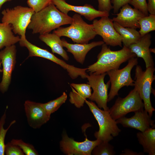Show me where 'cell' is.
Instances as JSON below:
<instances>
[{
    "mask_svg": "<svg viewBox=\"0 0 155 155\" xmlns=\"http://www.w3.org/2000/svg\"><path fill=\"white\" fill-rule=\"evenodd\" d=\"M19 42L21 46L26 47L28 49L29 52L28 57H38L52 61L66 70L70 77L74 76L77 73L78 71V67L67 63L47 50L42 49L32 44L28 41L26 38H20Z\"/></svg>",
    "mask_w": 155,
    "mask_h": 155,
    "instance_id": "obj_13",
    "label": "cell"
},
{
    "mask_svg": "<svg viewBox=\"0 0 155 155\" xmlns=\"http://www.w3.org/2000/svg\"><path fill=\"white\" fill-rule=\"evenodd\" d=\"M53 0H27L29 7L32 8L35 12L42 10L51 3Z\"/></svg>",
    "mask_w": 155,
    "mask_h": 155,
    "instance_id": "obj_30",
    "label": "cell"
},
{
    "mask_svg": "<svg viewBox=\"0 0 155 155\" xmlns=\"http://www.w3.org/2000/svg\"><path fill=\"white\" fill-rule=\"evenodd\" d=\"M1 60L0 58V73L3 72L2 69H0V67H1Z\"/></svg>",
    "mask_w": 155,
    "mask_h": 155,
    "instance_id": "obj_39",
    "label": "cell"
},
{
    "mask_svg": "<svg viewBox=\"0 0 155 155\" xmlns=\"http://www.w3.org/2000/svg\"><path fill=\"white\" fill-rule=\"evenodd\" d=\"M72 91L69 94V101L77 107L80 108L84 105L87 98H89L92 95V90L88 84H70Z\"/></svg>",
    "mask_w": 155,
    "mask_h": 155,
    "instance_id": "obj_20",
    "label": "cell"
},
{
    "mask_svg": "<svg viewBox=\"0 0 155 155\" xmlns=\"http://www.w3.org/2000/svg\"><path fill=\"white\" fill-rule=\"evenodd\" d=\"M113 146L108 142L101 141L93 149L92 154L94 155H114L116 154Z\"/></svg>",
    "mask_w": 155,
    "mask_h": 155,
    "instance_id": "obj_28",
    "label": "cell"
},
{
    "mask_svg": "<svg viewBox=\"0 0 155 155\" xmlns=\"http://www.w3.org/2000/svg\"><path fill=\"white\" fill-rule=\"evenodd\" d=\"M72 18L71 25L66 27H59L53 33L60 37L65 36L78 44H87L96 36L92 24L85 22L78 14H75Z\"/></svg>",
    "mask_w": 155,
    "mask_h": 155,
    "instance_id": "obj_4",
    "label": "cell"
},
{
    "mask_svg": "<svg viewBox=\"0 0 155 155\" xmlns=\"http://www.w3.org/2000/svg\"><path fill=\"white\" fill-rule=\"evenodd\" d=\"M16 51L15 44L5 47L0 51V58L3 66L0 91L2 93L7 91L10 84L12 73L16 63Z\"/></svg>",
    "mask_w": 155,
    "mask_h": 155,
    "instance_id": "obj_12",
    "label": "cell"
},
{
    "mask_svg": "<svg viewBox=\"0 0 155 155\" xmlns=\"http://www.w3.org/2000/svg\"><path fill=\"white\" fill-rule=\"evenodd\" d=\"M130 1V0H111V3L113 4L114 13H117L123 6L129 3Z\"/></svg>",
    "mask_w": 155,
    "mask_h": 155,
    "instance_id": "obj_34",
    "label": "cell"
},
{
    "mask_svg": "<svg viewBox=\"0 0 155 155\" xmlns=\"http://www.w3.org/2000/svg\"><path fill=\"white\" fill-rule=\"evenodd\" d=\"M34 13L32 8L20 5L7 8L1 12L2 23L11 25L14 34L20 36L21 38H26V29Z\"/></svg>",
    "mask_w": 155,
    "mask_h": 155,
    "instance_id": "obj_5",
    "label": "cell"
},
{
    "mask_svg": "<svg viewBox=\"0 0 155 155\" xmlns=\"http://www.w3.org/2000/svg\"><path fill=\"white\" fill-rule=\"evenodd\" d=\"M106 73L100 74L93 73L87 74L86 78L89 84L93 90V92L89 98L92 101H95L100 108H102L104 110H108L107 106L108 89L110 83L109 81L106 84L104 82V78Z\"/></svg>",
    "mask_w": 155,
    "mask_h": 155,
    "instance_id": "obj_9",
    "label": "cell"
},
{
    "mask_svg": "<svg viewBox=\"0 0 155 155\" xmlns=\"http://www.w3.org/2000/svg\"><path fill=\"white\" fill-rule=\"evenodd\" d=\"M128 61L127 65L123 68L112 70L106 73L109 76L111 84L108 102L118 96L119 90L123 87L134 86V80L131 78V72L133 67L137 64L138 59L136 57H133Z\"/></svg>",
    "mask_w": 155,
    "mask_h": 155,
    "instance_id": "obj_7",
    "label": "cell"
},
{
    "mask_svg": "<svg viewBox=\"0 0 155 155\" xmlns=\"http://www.w3.org/2000/svg\"><path fill=\"white\" fill-rule=\"evenodd\" d=\"M7 108L5 110L3 114L0 119V155H4L5 154V140L6 133L11 125L16 122V120L13 121L7 129L4 128V125L5 123L6 117Z\"/></svg>",
    "mask_w": 155,
    "mask_h": 155,
    "instance_id": "obj_27",
    "label": "cell"
},
{
    "mask_svg": "<svg viewBox=\"0 0 155 155\" xmlns=\"http://www.w3.org/2000/svg\"><path fill=\"white\" fill-rule=\"evenodd\" d=\"M150 52H153V53H155V49L154 48H153V49H150Z\"/></svg>",
    "mask_w": 155,
    "mask_h": 155,
    "instance_id": "obj_38",
    "label": "cell"
},
{
    "mask_svg": "<svg viewBox=\"0 0 155 155\" xmlns=\"http://www.w3.org/2000/svg\"><path fill=\"white\" fill-rule=\"evenodd\" d=\"M92 25L96 35L100 36L107 45L122 47L121 37L114 28L113 21L108 16L93 20Z\"/></svg>",
    "mask_w": 155,
    "mask_h": 155,
    "instance_id": "obj_11",
    "label": "cell"
},
{
    "mask_svg": "<svg viewBox=\"0 0 155 155\" xmlns=\"http://www.w3.org/2000/svg\"><path fill=\"white\" fill-rule=\"evenodd\" d=\"M67 98V95L65 92H64L59 97L46 103H42V105L46 113L51 115L65 102Z\"/></svg>",
    "mask_w": 155,
    "mask_h": 155,
    "instance_id": "obj_26",
    "label": "cell"
},
{
    "mask_svg": "<svg viewBox=\"0 0 155 155\" xmlns=\"http://www.w3.org/2000/svg\"><path fill=\"white\" fill-rule=\"evenodd\" d=\"M86 137L84 141L78 142L63 133L60 143L61 149L67 155H91L94 148L102 141L97 139L91 141Z\"/></svg>",
    "mask_w": 155,
    "mask_h": 155,
    "instance_id": "obj_10",
    "label": "cell"
},
{
    "mask_svg": "<svg viewBox=\"0 0 155 155\" xmlns=\"http://www.w3.org/2000/svg\"><path fill=\"white\" fill-rule=\"evenodd\" d=\"M147 3L148 12L150 14L155 15V0H148Z\"/></svg>",
    "mask_w": 155,
    "mask_h": 155,
    "instance_id": "obj_35",
    "label": "cell"
},
{
    "mask_svg": "<svg viewBox=\"0 0 155 155\" xmlns=\"http://www.w3.org/2000/svg\"><path fill=\"white\" fill-rule=\"evenodd\" d=\"M138 23L140 26L139 32L142 36L155 30V15L144 16L139 19Z\"/></svg>",
    "mask_w": 155,
    "mask_h": 155,
    "instance_id": "obj_25",
    "label": "cell"
},
{
    "mask_svg": "<svg viewBox=\"0 0 155 155\" xmlns=\"http://www.w3.org/2000/svg\"><path fill=\"white\" fill-rule=\"evenodd\" d=\"M5 154L6 155H24L21 149L18 146L12 144L10 142L5 144Z\"/></svg>",
    "mask_w": 155,
    "mask_h": 155,
    "instance_id": "obj_31",
    "label": "cell"
},
{
    "mask_svg": "<svg viewBox=\"0 0 155 155\" xmlns=\"http://www.w3.org/2000/svg\"><path fill=\"white\" fill-rule=\"evenodd\" d=\"M10 142L19 146L26 155H37L38 154L32 144L26 143L21 139H13Z\"/></svg>",
    "mask_w": 155,
    "mask_h": 155,
    "instance_id": "obj_29",
    "label": "cell"
},
{
    "mask_svg": "<svg viewBox=\"0 0 155 155\" xmlns=\"http://www.w3.org/2000/svg\"><path fill=\"white\" fill-rule=\"evenodd\" d=\"M98 10L109 14L111 10L113 9L111 0H98Z\"/></svg>",
    "mask_w": 155,
    "mask_h": 155,
    "instance_id": "obj_33",
    "label": "cell"
},
{
    "mask_svg": "<svg viewBox=\"0 0 155 155\" xmlns=\"http://www.w3.org/2000/svg\"><path fill=\"white\" fill-rule=\"evenodd\" d=\"M144 153L141 152L138 153L134 152L129 149H126L122 151V153L120 154L121 155H143Z\"/></svg>",
    "mask_w": 155,
    "mask_h": 155,
    "instance_id": "obj_36",
    "label": "cell"
},
{
    "mask_svg": "<svg viewBox=\"0 0 155 155\" xmlns=\"http://www.w3.org/2000/svg\"><path fill=\"white\" fill-rule=\"evenodd\" d=\"M134 113V115L130 118L124 116L116 120V122L124 127L134 128L141 132L155 127L154 121L151 119L146 111L142 109Z\"/></svg>",
    "mask_w": 155,
    "mask_h": 155,
    "instance_id": "obj_16",
    "label": "cell"
},
{
    "mask_svg": "<svg viewBox=\"0 0 155 155\" xmlns=\"http://www.w3.org/2000/svg\"><path fill=\"white\" fill-rule=\"evenodd\" d=\"M63 47L67 49V51L73 55L76 61L83 64L85 60L86 56L92 48L98 46L102 45L104 43L102 41H94L90 43L72 44L68 43L65 39L61 40Z\"/></svg>",
    "mask_w": 155,
    "mask_h": 155,
    "instance_id": "obj_19",
    "label": "cell"
},
{
    "mask_svg": "<svg viewBox=\"0 0 155 155\" xmlns=\"http://www.w3.org/2000/svg\"><path fill=\"white\" fill-rule=\"evenodd\" d=\"M144 107L142 100L134 88L125 98L118 97L109 110L111 117L116 120L129 113L144 109Z\"/></svg>",
    "mask_w": 155,
    "mask_h": 155,
    "instance_id": "obj_8",
    "label": "cell"
},
{
    "mask_svg": "<svg viewBox=\"0 0 155 155\" xmlns=\"http://www.w3.org/2000/svg\"><path fill=\"white\" fill-rule=\"evenodd\" d=\"M151 39V34L148 33L142 36L138 41L129 47L137 57L144 59L146 68L154 67V61L150 49L152 43Z\"/></svg>",
    "mask_w": 155,
    "mask_h": 155,
    "instance_id": "obj_18",
    "label": "cell"
},
{
    "mask_svg": "<svg viewBox=\"0 0 155 155\" xmlns=\"http://www.w3.org/2000/svg\"><path fill=\"white\" fill-rule=\"evenodd\" d=\"M11 0H0V11L2 5L5 2L10 1Z\"/></svg>",
    "mask_w": 155,
    "mask_h": 155,
    "instance_id": "obj_37",
    "label": "cell"
},
{
    "mask_svg": "<svg viewBox=\"0 0 155 155\" xmlns=\"http://www.w3.org/2000/svg\"><path fill=\"white\" fill-rule=\"evenodd\" d=\"M136 57L128 48L124 45L121 49L113 51L104 43L97 56V61L88 66L86 72L95 74L106 73L111 70L119 69L122 63Z\"/></svg>",
    "mask_w": 155,
    "mask_h": 155,
    "instance_id": "obj_2",
    "label": "cell"
},
{
    "mask_svg": "<svg viewBox=\"0 0 155 155\" xmlns=\"http://www.w3.org/2000/svg\"><path fill=\"white\" fill-rule=\"evenodd\" d=\"M24 106L28 124L33 129L40 128L50 119L51 115L46 111L42 103L27 100Z\"/></svg>",
    "mask_w": 155,
    "mask_h": 155,
    "instance_id": "obj_15",
    "label": "cell"
},
{
    "mask_svg": "<svg viewBox=\"0 0 155 155\" xmlns=\"http://www.w3.org/2000/svg\"><path fill=\"white\" fill-rule=\"evenodd\" d=\"M136 136L139 143L143 149L144 152L149 155H155V129L150 128L143 132H139Z\"/></svg>",
    "mask_w": 155,
    "mask_h": 155,
    "instance_id": "obj_22",
    "label": "cell"
},
{
    "mask_svg": "<svg viewBox=\"0 0 155 155\" xmlns=\"http://www.w3.org/2000/svg\"><path fill=\"white\" fill-rule=\"evenodd\" d=\"M52 3L61 12L66 14L70 11H73L83 16L89 21L103 16H108L109 14L95 9L92 5L86 4L83 6H78L70 5L67 3L65 0H53Z\"/></svg>",
    "mask_w": 155,
    "mask_h": 155,
    "instance_id": "obj_14",
    "label": "cell"
},
{
    "mask_svg": "<svg viewBox=\"0 0 155 155\" xmlns=\"http://www.w3.org/2000/svg\"><path fill=\"white\" fill-rule=\"evenodd\" d=\"M20 37L15 36L12 32L11 25L0 23V50L19 42Z\"/></svg>",
    "mask_w": 155,
    "mask_h": 155,
    "instance_id": "obj_24",
    "label": "cell"
},
{
    "mask_svg": "<svg viewBox=\"0 0 155 155\" xmlns=\"http://www.w3.org/2000/svg\"><path fill=\"white\" fill-rule=\"evenodd\" d=\"M115 29L121 36L123 45L128 48L132 44L136 42L142 37L136 29L124 27L117 23L113 22Z\"/></svg>",
    "mask_w": 155,
    "mask_h": 155,
    "instance_id": "obj_23",
    "label": "cell"
},
{
    "mask_svg": "<svg viewBox=\"0 0 155 155\" xmlns=\"http://www.w3.org/2000/svg\"><path fill=\"white\" fill-rule=\"evenodd\" d=\"M85 102L98 123L99 130L94 134L96 139L109 142L113 137L118 136L121 130L118 127L116 120L111 117L109 109L102 110L92 101L86 100Z\"/></svg>",
    "mask_w": 155,
    "mask_h": 155,
    "instance_id": "obj_3",
    "label": "cell"
},
{
    "mask_svg": "<svg viewBox=\"0 0 155 155\" xmlns=\"http://www.w3.org/2000/svg\"><path fill=\"white\" fill-rule=\"evenodd\" d=\"M72 18L60 11L52 3L32 16L27 28L33 34L49 33L64 25L71 24Z\"/></svg>",
    "mask_w": 155,
    "mask_h": 155,
    "instance_id": "obj_1",
    "label": "cell"
},
{
    "mask_svg": "<svg viewBox=\"0 0 155 155\" xmlns=\"http://www.w3.org/2000/svg\"><path fill=\"white\" fill-rule=\"evenodd\" d=\"M155 70L154 67H153L146 68V70L144 71L140 66L136 65L134 80V88L136 89L143 101L145 110L151 117L155 110L150 100L152 84L155 79L154 75Z\"/></svg>",
    "mask_w": 155,
    "mask_h": 155,
    "instance_id": "obj_6",
    "label": "cell"
},
{
    "mask_svg": "<svg viewBox=\"0 0 155 155\" xmlns=\"http://www.w3.org/2000/svg\"><path fill=\"white\" fill-rule=\"evenodd\" d=\"M129 4L145 16L148 15L146 0H130Z\"/></svg>",
    "mask_w": 155,
    "mask_h": 155,
    "instance_id": "obj_32",
    "label": "cell"
},
{
    "mask_svg": "<svg viewBox=\"0 0 155 155\" xmlns=\"http://www.w3.org/2000/svg\"><path fill=\"white\" fill-rule=\"evenodd\" d=\"M116 15L117 16L112 19L113 22L124 27L136 29L140 28L139 19L146 16L137 9L132 8L128 4L123 6L120 9V12Z\"/></svg>",
    "mask_w": 155,
    "mask_h": 155,
    "instance_id": "obj_17",
    "label": "cell"
},
{
    "mask_svg": "<svg viewBox=\"0 0 155 155\" xmlns=\"http://www.w3.org/2000/svg\"><path fill=\"white\" fill-rule=\"evenodd\" d=\"M39 38L50 47L53 53L60 55L65 60H69V56L63 48L60 36L53 33H48L40 35Z\"/></svg>",
    "mask_w": 155,
    "mask_h": 155,
    "instance_id": "obj_21",
    "label": "cell"
}]
</instances>
